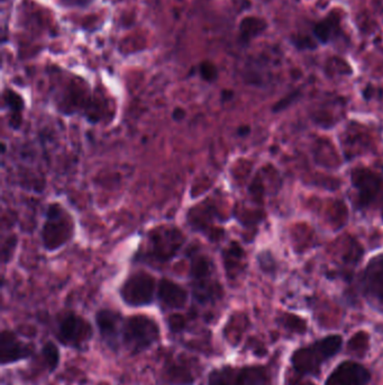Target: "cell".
<instances>
[{"label":"cell","mask_w":383,"mask_h":385,"mask_svg":"<svg viewBox=\"0 0 383 385\" xmlns=\"http://www.w3.org/2000/svg\"><path fill=\"white\" fill-rule=\"evenodd\" d=\"M353 187L358 192L359 208H383V177L366 168L352 171Z\"/></svg>","instance_id":"cell-4"},{"label":"cell","mask_w":383,"mask_h":385,"mask_svg":"<svg viewBox=\"0 0 383 385\" xmlns=\"http://www.w3.org/2000/svg\"><path fill=\"white\" fill-rule=\"evenodd\" d=\"M156 292V279L147 273L138 272L125 281L121 297L127 306H145L151 304Z\"/></svg>","instance_id":"cell-7"},{"label":"cell","mask_w":383,"mask_h":385,"mask_svg":"<svg viewBox=\"0 0 383 385\" xmlns=\"http://www.w3.org/2000/svg\"><path fill=\"white\" fill-rule=\"evenodd\" d=\"M298 96V92H291V95L288 96V97L283 98L282 101H280L279 103L276 105V107H273L274 112L278 113L280 110H284V108H287V107L291 104L292 101H295Z\"/></svg>","instance_id":"cell-25"},{"label":"cell","mask_w":383,"mask_h":385,"mask_svg":"<svg viewBox=\"0 0 383 385\" xmlns=\"http://www.w3.org/2000/svg\"><path fill=\"white\" fill-rule=\"evenodd\" d=\"M92 337V328L83 317L70 313L59 324L58 338L62 344L73 348L85 347Z\"/></svg>","instance_id":"cell-8"},{"label":"cell","mask_w":383,"mask_h":385,"mask_svg":"<svg viewBox=\"0 0 383 385\" xmlns=\"http://www.w3.org/2000/svg\"><path fill=\"white\" fill-rule=\"evenodd\" d=\"M289 385H309V384H304V383L301 382L300 379H291V381H290Z\"/></svg>","instance_id":"cell-30"},{"label":"cell","mask_w":383,"mask_h":385,"mask_svg":"<svg viewBox=\"0 0 383 385\" xmlns=\"http://www.w3.org/2000/svg\"><path fill=\"white\" fill-rule=\"evenodd\" d=\"M3 99L7 106L12 110V119H10V126L19 128L21 124V110H24V101L23 98L14 92V90H6L3 94Z\"/></svg>","instance_id":"cell-18"},{"label":"cell","mask_w":383,"mask_h":385,"mask_svg":"<svg viewBox=\"0 0 383 385\" xmlns=\"http://www.w3.org/2000/svg\"><path fill=\"white\" fill-rule=\"evenodd\" d=\"M73 235V221L60 204H51L46 211L42 239L48 250H56L65 245Z\"/></svg>","instance_id":"cell-3"},{"label":"cell","mask_w":383,"mask_h":385,"mask_svg":"<svg viewBox=\"0 0 383 385\" xmlns=\"http://www.w3.org/2000/svg\"><path fill=\"white\" fill-rule=\"evenodd\" d=\"M211 273H213V263L207 256L196 255L192 257L190 275L195 282V284L210 282Z\"/></svg>","instance_id":"cell-16"},{"label":"cell","mask_w":383,"mask_h":385,"mask_svg":"<svg viewBox=\"0 0 383 385\" xmlns=\"http://www.w3.org/2000/svg\"><path fill=\"white\" fill-rule=\"evenodd\" d=\"M123 342L133 355L149 349L160 338V328L156 320L147 315L130 317L123 324Z\"/></svg>","instance_id":"cell-2"},{"label":"cell","mask_w":383,"mask_h":385,"mask_svg":"<svg viewBox=\"0 0 383 385\" xmlns=\"http://www.w3.org/2000/svg\"><path fill=\"white\" fill-rule=\"evenodd\" d=\"M158 299L169 309H181L186 306L188 293L174 282L163 278L158 286Z\"/></svg>","instance_id":"cell-13"},{"label":"cell","mask_w":383,"mask_h":385,"mask_svg":"<svg viewBox=\"0 0 383 385\" xmlns=\"http://www.w3.org/2000/svg\"><path fill=\"white\" fill-rule=\"evenodd\" d=\"M342 346L343 338L338 335H331L317 340L293 353L291 356L292 367L301 377H317L322 373V365L338 355Z\"/></svg>","instance_id":"cell-1"},{"label":"cell","mask_w":383,"mask_h":385,"mask_svg":"<svg viewBox=\"0 0 383 385\" xmlns=\"http://www.w3.org/2000/svg\"><path fill=\"white\" fill-rule=\"evenodd\" d=\"M249 132H251V128L247 126H240L238 130L240 137H247V135H249Z\"/></svg>","instance_id":"cell-28"},{"label":"cell","mask_w":383,"mask_h":385,"mask_svg":"<svg viewBox=\"0 0 383 385\" xmlns=\"http://www.w3.org/2000/svg\"><path fill=\"white\" fill-rule=\"evenodd\" d=\"M265 28H267V23L263 19L254 17V16L245 17L240 24V39L244 42H249L256 37H259L260 34L263 33Z\"/></svg>","instance_id":"cell-17"},{"label":"cell","mask_w":383,"mask_h":385,"mask_svg":"<svg viewBox=\"0 0 383 385\" xmlns=\"http://www.w3.org/2000/svg\"><path fill=\"white\" fill-rule=\"evenodd\" d=\"M341 33V17L335 12L316 23L313 28V37L322 44L334 41Z\"/></svg>","instance_id":"cell-14"},{"label":"cell","mask_w":383,"mask_h":385,"mask_svg":"<svg viewBox=\"0 0 383 385\" xmlns=\"http://www.w3.org/2000/svg\"><path fill=\"white\" fill-rule=\"evenodd\" d=\"M42 359L45 363L46 368L50 373H52L56 370L59 363H60V353L55 344L49 342H46L42 348Z\"/></svg>","instance_id":"cell-21"},{"label":"cell","mask_w":383,"mask_h":385,"mask_svg":"<svg viewBox=\"0 0 383 385\" xmlns=\"http://www.w3.org/2000/svg\"><path fill=\"white\" fill-rule=\"evenodd\" d=\"M195 381L196 376L188 359L170 358L162 367L160 374L161 385H192Z\"/></svg>","instance_id":"cell-11"},{"label":"cell","mask_w":383,"mask_h":385,"mask_svg":"<svg viewBox=\"0 0 383 385\" xmlns=\"http://www.w3.org/2000/svg\"><path fill=\"white\" fill-rule=\"evenodd\" d=\"M369 336L364 331H360L347 342V351L352 356L363 357L368 352Z\"/></svg>","instance_id":"cell-20"},{"label":"cell","mask_w":383,"mask_h":385,"mask_svg":"<svg viewBox=\"0 0 383 385\" xmlns=\"http://www.w3.org/2000/svg\"><path fill=\"white\" fill-rule=\"evenodd\" d=\"M185 235L176 226H160L152 230L149 235V249L147 257L167 263L176 256L183 247Z\"/></svg>","instance_id":"cell-5"},{"label":"cell","mask_w":383,"mask_h":385,"mask_svg":"<svg viewBox=\"0 0 383 385\" xmlns=\"http://www.w3.org/2000/svg\"><path fill=\"white\" fill-rule=\"evenodd\" d=\"M60 1L67 7H85L88 6L92 0H60Z\"/></svg>","instance_id":"cell-26"},{"label":"cell","mask_w":383,"mask_h":385,"mask_svg":"<svg viewBox=\"0 0 383 385\" xmlns=\"http://www.w3.org/2000/svg\"><path fill=\"white\" fill-rule=\"evenodd\" d=\"M284 326H286L289 330L297 331V333H304L306 330V324L304 320L297 318L295 315L288 317L287 320L284 321Z\"/></svg>","instance_id":"cell-24"},{"label":"cell","mask_w":383,"mask_h":385,"mask_svg":"<svg viewBox=\"0 0 383 385\" xmlns=\"http://www.w3.org/2000/svg\"><path fill=\"white\" fill-rule=\"evenodd\" d=\"M371 373L356 362H343L336 366L325 381V385H368Z\"/></svg>","instance_id":"cell-9"},{"label":"cell","mask_w":383,"mask_h":385,"mask_svg":"<svg viewBox=\"0 0 383 385\" xmlns=\"http://www.w3.org/2000/svg\"><path fill=\"white\" fill-rule=\"evenodd\" d=\"M222 99L228 101V99H231V98L233 97V92H228V90H225V92H222Z\"/></svg>","instance_id":"cell-29"},{"label":"cell","mask_w":383,"mask_h":385,"mask_svg":"<svg viewBox=\"0 0 383 385\" xmlns=\"http://www.w3.org/2000/svg\"><path fill=\"white\" fill-rule=\"evenodd\" d=\"M361 288L369 306L383 315V254L369 261L363 270Z\"/></svg>","instance_id":"cell-6"},{"label":"cell","mask_w":383,"mask_h":385,"mask_svg":"<svg viewBox=\"0 0 383 385\" xmlns=\"http://www.w3.org/2000/svg\"><path fill=\"white\" fill-rule=\"evenodd\" d=\"M185 117H186V110L181 108V107L174 108V113H172V119L174 121H183Z\"/></svg>","instance_id":"cell-27"},{"label":"cell","mask_w":383,"mask_h":385,"mask_svg":"<svg viewBox=\"0 0 383 385\" xmlns=\"http://www.w3.org/2000/svg\"><path fill=\"white\" fill-rule=\"evenodd\" d=\"M33 351V346L21 342L12 331L3 330L0 335V362L3 366L26 359L32 356Z\"/></svg>","instance_id":"cell-10"},{"label":"cell","mask_w":383,"mask_h":385,"mask_svg":"<svg viewBox=\"0 0 383 385\" xmlns=\"http://www.w3.org/2000/svg\"><path fill=\"white\" fill-rule=\"evenodd\" d=\"M238 385H271L270 374L263 366L238 368Z\"/></svg>","instance_id":"cell-15"},{"label":"cell","mask_w":383,"mask_h":385,"mask_svg":"<svg viewBox=\"0 0 383 385\" xmlns=\"http://www.w3.org/2000/svg\"><path fill=\"white\" fill-rule=\"evenodd\" d=\"M186 324L187 321L185 317L181 315H178V313L171 315L170 317L167 318V326H169V329L174 333H181V331L186 328Z\"/></svg>","instance_id":"cell-23"},{"label":"cell","mask_w":383,"mask_h":385,"mask_svg":"<svg viewBox=\"0 0 383 385\" xmlns=\"http://www.w3.org/2000/svg\"><path fill=\"white\" fill-rule=\"evenodd\" d=\"M236 373L238 368L229 366L211 371L207 385H236Z\"/></svg>","instance_id":"cell-19"},{"label":"cell","mask_w":383,"mask_h":385,"mask_svg":"<svg viewBox=\"0 0 383 385\" xmlns=\"http://www.w3.org/2000/svg\"><path fill=\"white\" fill-rule=\"evenodd\" d=\"M96 324L103 339L115 347L119 331L123 330L122 315L113 310L104 309L97 312Z\"/></svg>","instance_id":"cell-12"},{"label":"cell","mask_w":383,"mask_h":385,"mask_svg":"<svg viewBox=\"0 0 383 385\" xmlns=\"http://www.w3.org/2000/svg\"><path fill=\"white\" fill-rule=\"evenodd\" d=\"M199 72H200L201 78L206 80V81H209V83L216 79L217 76H218L217 68L209 61L203 62L199 66Z\"/></svg>","instance_id":"cell-22"}]
</instances>
